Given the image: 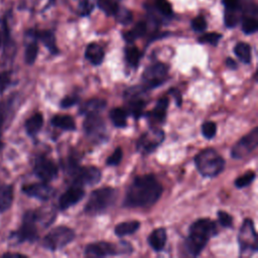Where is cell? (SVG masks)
Wrapping results in <instances>:
<instances>
[{"mask_svg":"<svg viewBox=\"0 0 258 258\" xmlns=\"http://www.w3.org/2000/svg\"><path fill=\"white\" fill-rule=\"evenodd\" d=\"M168 78V67L162 62H155L147 67L142 75V87L145 90L161 86Z\"/></svg>","mask_w":258,"mask_h":258,"instance_id":"ba28073f","label":"cell"},{"mask_svg":"<svg viewBox=\"0 0 258 258\" xmlns=\"http://www.w3.org/2000/svg\"><path fill=\"white\" fill-rule=\"evenodd\" d=\"M106 101L100 98H93L85 103H83L79 109L80 114L82 115H91V114H100L106 108Z\"/></svg>","mask_w":258,"mask_h":258,"instance_id":"d6986e66","label":"cell"},{"mask_svg":"<svg viewBox=\"0 0 258 258\" xmlns=\"http://www.w3.org/2000/svg\"><path fill=\"white\" fill-rule=\"evenodd\" d=\"M122 156H123V152H122V148L121 147H117L113 153L107 158V161L106 163L108 165H111V166H115V165H118L121 160H122Z\"/></svg>","mask_w":258,"mask_h":258,"instance_id":"74e56055","label":"cell"},{"mask_svg":"<svg viewBox=\"0 0 258 258\" xmlns=\"http://www.w3.org/2000/svg\"><path fill=\"white\" fill-rule=\"evenodd\" d=\"M3 146H4V144H3V142L2 141H0V151L2 150V148H3Z\"/></svg>","mask_w":258,"mask_h":258,"instance_id":"f907efd6","label":"cell"},{"mask_svg":"<svg viewBox=\"0 0 258 258\" xmlns=\"http://www.w3.org/2000/svg\"><path fill=\"white\" fill-rule=\"evenodd\" d=\"M168 103H169L168 98L166 97L160 98L157 101L155 107L151 111H149L147 114H145V116L153 124H162L166 118Z\"/></svg>","mask_w":258,"mask_h":258,"instance_id":"ac0fdd59","label":"cell"},{"mask_svg":"<svg viewBox=\"0 0 258 258\" xmlns=\"http://www.w3.org/2000/svg\"><path fill=\"white\" fill-rule=\"evenodd\" d=\"M162 185L153 174L136 176L129 185L123 206L126 208H150L161 197Z\"/></svg>","mask_w":258,"mask_h":258,"instance_id":"6da1fadb","label":"cell"},{"mask_svg":"<svg viewBox=\"0 0 258 258\" xmlns=\"http://www.w3.org/2000/svg\"><path fill=\"white\" fill-rule=\"evenodd\" d=\"M127 112L123 108H114L110 111L109 117L112 123L118 128H124L127 125Z\"/></svg>","mask_w":258,"mask_h":258,"instance_id":"4316f807","label":"cell"},{"mask_svg":"<svg viewBox=\"0 0 258 258\" xmlns=\"http://www.w3.org/2000/svg\"><path fill=\"white\" fill-rule=\"evenodd\" d=\"M98 6L107 15H115L119 8V0H98Z\"/></svg>","mask_w":258,"mask_h":258,"instance_id":"4dcf8cb0","label":"cell"},{"mask_svg":"<svg viewBox=\"0 0 258 258\" xmlns=\"http://www.w3.org/2000/svg\"><path fill=\"white\" fill-rule=\"evenodd\" d=\"M85 197V190L83 186L73 184L69 187L58 199L59 209L64 211L69 208L77 205Z\"/></svg>","mask_w":258,"mask_h":258,"instance_id":"2e32d148","label":"cell"},{"mask_svg":"<svg viewBox=\"0 0 258 258\" xmlns=\"http://www.w3.org/2000/svg\"><path fill=\"white\" fill-rule=\"evenodd\" d=\"M144 91L145 89L142 86L134 87L127 90L125 94V98L127 99V105L125 110L127 114L133 116L135 119H139L144 113L146 102L141 97V94Z\"/></svg>","mask_w":258,"mask_h":258,"instance_id":"4fadbf2b","label":"cell"},{"mask_svg":"<svg viewBox=\"0 0 258 258\" xmlns=\"http://www.w3.org/2000/svg\"><path fill=\"white\" fill-rule=\"evenodd\" d=\"M145 32H146V23L143 21H140L133 27V29L125 32L123 36L127 42H133L135 39L143 36Z\"/></svg>","mask_w":258,"mask_h":258,"instance_id":"f1b7e54d","label":"cell"},{"mask_svg":"<svg viewBox=\"0 0 258 258\" xmlns=\"http://www.w3.org/2000/svg\"><path fill=\"white\" fill-rule=\"evenodd\" d=\"M224 4L229 11H236L239 7L238 0H224Z\"/></svg>","mask_w":258,"mask_h":258,"instance_id":"bcb514c9","label":"cell"},{"mask_svg":"<svg viewBox=\"0 0 258 258\" xmlns=\"http://www.w3.org/2000/svg\"><path fill=\"white\" fill-rule=\"evenodd\" d=\"M132 247L127 242L123 241L120 244H113L106 241L95 242L86 246L85 254L91 257H106L131 253Z\"/></svg>","mask_w":258,"mask_h":258,"instance_id":"5b68a950","label":"cell"},{"mask_svg":"<svg viewBox=\"0 0 258 258\" xmlns=\"http://www.w3.org/2000/svg\"><path fill=\"white\" fill-rule=\"evenodd\" d=\"M166 239H167V235H166V231L164 228H157L155 230H153L150 235L148 236V244L150 245V247L156 251L159 252L161 251L166 243Z\"/></svg>","mask_w":258,"mask_h":258,"instance_id":"ffe728a7","label":"cell"},{"mask_svg":"<svg viewBox=\"0 0 258 258\" xmlns=\"http://www.w3.org/2000/svg\"><path fill=\"white\" fill-rule=\"evenodd\" d=\"M218 219H219V223L226 228H230L233 225V218L230 214H228L227 212L224 211H219L217 213Z\"/></svg>","mask_w":258,"mask_h":258,"instance_id":"ab89813d","label":"cell"},{"mask_svg":"<svg viewBox=\"0 0 258 258\" xmlns=\"http://www.w3.org/2000/svg\"><path fill=\"white\" fill-rule=\"evenodd\" d=\"M85 56L94 66H99L104 60L105 52H104V49L102 48V46L93 42L87 46L86 51H85Z\"/></svg>","mask_w":258,"mask_h":258,"instance_id":"44dd1931","label":"cell"},{"mask_svg":"<svg viewBox=\"0 0 258 258\" xmlns=\"http://www.w3.org/2000/svg\"><path fill=\"white\" fill-rule=\"evenodd\" d=\"M117 200V190L106 186L93 190L85 206V212L90 215H99L110 209Z\"/></svg>","mask_w":258,"mask_h":258,"instance_id":"277c9868","label":"cell"},{"mask_svg":"<svg viewBox=\"0 0 258 258\" xmlns=\"http://www.w3.org/2000/svg\"><path fill=\"white\" fill-rule=\"evenodd\" d=\"M258 145V128L255 127L247 135L243 136L232 148L231 156L235 159H241L250 154Z\"/></svg>","mask_w":258,"mask_h":258,"instance_id":"5bb4252c","label":"cell"},{"mask_svg":"<svg viewBox=\"0 0 258 258\" xmlns=\"http://www.w3.org/2000/svg\"><path fill=\"white\" fill-rule=\"evenodd\" d=\"M222 35L220 33L217 32H210V33H206L204 35H202L201 37H199V42L200 43H208V44H212V45H217L219 40L221 39Z\"/></svg>","mask_w":258,"mask_h":258,"instance_id":"d590c367","label":"cell"},{"mask_svg":"<svg viewBox=\"0 0 258 258\" xmlns=\"http://www.w3.org/2000/svg\"><path fill=\"white\" fill-rule=\"evenodd\" d=\"M255 177H256V173L254 171L250 170V171H247L246 173L240 175L239 177H237L234 184L238 188H243V187H246L249 184H251L253 182V180L255 179Z\"/></svg>","mask_w":258,"mask_h":258,"instance_id":"1f68e13d","label":"cell"},{"mask_svg":"<svg viewBox=\"0 0 258 258\" xmlns=\"http://www.w3.org/2000/svg\"><path fill=\"white\" fill-rule=\"evenodd\" d=\"M38 221L37 212L35 211H27L22 220V225L20 229L14 233V236L17 238L19 242L29 241L33 242L37 239V228L36 223Z\"/></svg>","mask_w":258,"mask_h":258,"instance_id":"7c38bea8","label":"cell"},{"mask_svg":"<svg viewBox=\"0 0 258 258\" xmlns=\"http://www.w3.org/2000/svg\"><path fill=\"white\" fill-rule=\"evenodd\" d=\"M51 124L54 127L60 128L66 131H74L76 130V122L73 117L69 115H56L52 117Z\"/></svg>","mask_w":258,"mask_h":258,"instance_id":"603a6c76","label":"cell"},{"mask_svg":"<svg viewBox=\"0 0 258 258\" xmlns=\"http://www.w3.org/2000/svg\"><path fill=\"white\" fill-rule=\"evenodd\" d=\"M93 9H94V4L90 0H83L78 7V12L82 16H87L92 12Z\"/></svg>","mask_w":258,"mask_h":258,"instance_id":"60d3db41","label":"cell"},{"mask_svg":"<svg viewBox=\"0 0 258 258\" xmlns=\"http://www.w3.org/2000/svg\"><path fill=\"white\" fill-rule=\"evenodd\" d=\"M141 52L136 46H128L125 48V59L130 68L136 69L139 64Z\"/></svg>","mask_w":258,"mask_h":258,"instance_id":"83f0119b","label":"cell"},{"mask_svg":"<svg viewBox=\"0 0 258 258\" xmlns=\"http://www.w3.org/2000/svg\"><path fill=\"white\" fill-rule=\"evenodd\" d=\"M218 233L217 225L210 219H199L195 221L188 231V236L184 241V247L191 256H198L209 240Z\"/></svg>","mask_w":258,"mask_h":258,"instance_id":"7a4b0ae2","label":"cell"},{"mask_svg":"<svg viewBox=\"0 0 258 258\" xmlns=\"http://www.w3.org/2000/svg\"><path fill=\"white\" fill-rule=\"evenodd\" d=\"M191 27L197 32H202L207 28V21L203 16H197L191 20Z\"/></svg>","mask_w":258,"mask_h":258,"instance_id":"b9f144b4","label":"cell"},{"mask_svg":"<svg viewBox=\"0 0 258 258\" xmlns=\"http://www.w3.org/2000/svg\"><path fill=\"white\" fill-rule=\"evenodd\" d=\"M225 63H226V67H228V68L231 69V70L237 69V63H236V61H235L233 58H231V57H227Z\"/></svg>","mask_w":258,"mask_h":258,"instance_id":"c3c4849f","label":"cell"},{"mask_svg":"<svg viewBox=\"0 0 258 258\" xmlns=\"http://www.w3.org/2000/svg\"><path fill=\"white\" fill-rule=\"evenodd\" d=\"M22 190L28 197L35 198L40 201H48L54 194V189L44 181L27 184L23 186Z\"/></svg>","mask_w":258,"mask_h":258,"instance_id":"e0dca14e","label":"cell"},{"mask_svg":"<svg viewBox=\"0 0 258 258\" xmlns=\"http://www.w3.org/2000/svg\"><path fill=\"white\" fill-rule=\"evenodd\" d=\"M38 53V45L36 42H31L26 46L25 49V54H24V58H25V62L27 64H32L37 56Z\"/></svg>","mask_w":258,"mask_h":258,"instance_id":"d6a6232c","label":"cell"},{"mask_svg":"<svg viewBox=\"0 0 258 258\" xmlns=\"http://www.w3.org/2000/svg\"><path fill=\"white\" fill-rule=\"evenodd\" d=\"M58 168L56 164L47 157L40 155L34 162V173L42 181L48 182L57 176Z\"/></svg>","mask_w":258,"mask_h":258,"instance_id":"9a60e30c","label":"cell"},{"mask_svg":"<svg viewBox=\"0 0 258 258\" xmlns=\"http://www.w3.org/2000/svg\"><path fill=\"white\" fill-rule=\"evenodd\" d=\"M115 16H116L117 20H118L120 23L124 24V25L130 23L131 20H132V14H131V12H130L129 10L125 9V8H118L117 12L115 13Z\"/></svg>","mask_w":258,"mask_h":258,"instance_id":"8d00e7d4","label":"cell"},{"mask_svg":"<svg viewBox=\"0 0 258 258\" xmlns=\"http://www.w3.org/2000/svg\"><path fill=\"white\" fill-rule=\"evenodd\" d=\"M1 42H2V36H1V34H0V44H1Z\"/></svg>","mask_w":258,"mask_h":258,"instance_id":"816d5d0a","label":"cell"},{"mask_svg":"<svg viewBox=\"0 0 258 258\" xmlns=\"http://www.w3.org/2000/svg\"><path fill=\"white\" fill-rule=\"evenodd\" d=\"M156 8L165 16H170L172 14L171 5L167 0H156Z\"/></svg>","mask_w":258,"mask_h":258,"instance_id":"f35d334b","label":"cell"},{"mask_svg":"<svg viewBox=\"0 0 258 258\" xmlns=\"http://www.w3.org/2000/svg\"><path fill=\"white\" fill-rule=\"evenodd\" d=\"M79 103V97L78 96H68L64 97L60 101V107L61 108H70L76 104Z\"/></svg>","mask_w":258,"mask_h":258,"instance_id":"f6af8a7d","label":"cell"},{"mask_svg":"<svg viewBox=\"0 0 258 258\" xmlns=\"http://www.w3.org/2000/svg\"><path fill=\"white\" fill-rule=\"evenodd\" d=\"M199 172L205 177H215L225 168V159L213 148L200 151L194 158Z\"/></svg>","mask_w":258,"mask_h":258,"instance_id":"3957f363","label":"cell"},{"mask_svg":"<svg viewBox=\"0 0 258 258\" xmlns=\"http://www.w3.org/2000/svg\"><path fill=\"white\" fill-rule=\"evenodd\" d=\"M202 133L205 138L212 139L217 133V125L215 122L207 121L202 125Z\"/></svg>","mask_w":258,"mask_h":258,"instance_id":"e575fe53","label":"cell"},{"mask_svg":"<svg viewBox=\"0 0 258 258\" xmlns=\"http://www.w3.org/2000/svg\"><path fill=\"white\" fill-rule=\"evenodd\" d=\"M140 227V223L138 221H128V222H123L118 224L115 229L114 232L118 237H123V236H127V235H131L133 233H135Z\"/></svg>","mask_w":258,"mask_h":258,"instance_id":"484cf974","label":"cell"},{"mask_svg":"<svg viewBox=\"0 0 258 258\" xmlns=\"http://www.w3.org/2000/svg\"><path fill=\"white\" fill-rule=\"evenodd\" d=\"M168 93H169L171 96H173V98L175 99L176 106L179 107V106L181 105V95H180V92H179L177 89L172 88V89H170V90L168 91Z\"/></svg>","mask_w":258,"mask_h":258,"instance_id":"7dc6e473","label":"cell"},{"mask_svg":"<svg viewBox=\"0 0 258 258\" xmlns=\"http://www.w3.org/2000/svg\"><path fill=\"white\" fill-rule=\"evenodd\" d=\"M13 201V186L4 185L0 187V213L7 211Z\"/></svg>","mask_w":258,"mask_h":258,"instance_id":"d4e9b609","label":"cell"},{"mask_svg":"<svg viewBox=\"0 0 258 258\" xmlns=\"http://www.w3.org/2000/svg\"><path fill=\"white\" fill-rule=\"evenodd\" d=\"M238 23V17L235 14V11H229L227 10L225 14V24L228 27H234Z\"/></svg>","mask_w":258,"mask_h":258,"instance_id":"7bdbcfd3","label":"cell"},{"mask_svg":"<svg viewBox=\"0 0 258 258\" xmlns=\"http://www.w3.org/2000/svg\"><path fill=\"white\" fill-rule=\"evenodd\" d=\"M238 243L240 252L243 255H251L258 249V237L255 231L254 223L249 218L245 219L241 225L238 234Z\"/></svg>","mask_w":258,"mask_h":258,"instance_id":"52a82bcc","label":"cell"},{"mask_svg":"<svg viewBox=\"0 0 258 258\" xmlns=\"http://www.w3.org/2000/svg\"><path fill=\"white\" fill-rule=\"evenodd\" d=\"M73 178V184L80 186L94 185L101 180L102 173L95 166H80L78 165L69 173Z\"/></svg>","mask_w":258,"mask_h":258,"instance_id":"30bf717a","label":"cell"},{"mask_svg":"<svg viewBox=\"0 0 258 258\" xmlns=\"http://www.w3.org/2000/svg\"><path fill=\"white\" fill-rule=\"evenodd\" d=\"M235 54L244 63L251 62V46L246 42H239L234 47Z\"/></svg>","mask_w":258,"mask_h":258,"instance_id":"f546056e","label":"cell"},{"mask_svg":"<svg viewBox=\"0 0 258 258\" xmlns=\"http://www.w3.org/2000/svg\"><path fill=\"white\" fill-rule=\"evenodd\" d=\"M164 140V132L158 128H151L143 133L136 142V149L142 154L154 151Z\"/></svg>","mask_w":258,"mask_h":258,"instance_id":"8fae6325","label":"cell"},{"mask_svg":"<svg viewBox=\"0 0 258 258\" xmlns=\"http://www.w3.org/2000/svg\"><path fill=\"white\" fill-rule=\"evenodd\" d=\"M43 125V117L40 113H36L28 118L25 122V130L30 136L36 135Z\"/></svg>","mask_w":258,"mask_h":258,"instance_id":"cb8c5ba5","label":"cell"},{"mask_svg":"<svg viewBox=\"0 0 258 258\" xmlns=\"http://www.w3.org/2000/svg\"><path fill=\"white\" fill-rule=\"evenodd\" d=\"M258 28L257 20L253 17H245L242 21V30L246 34H252L256 32Z\"/></svg>","mask_w":258,"mask_h":258,"instance_id":"836d02e7","label":"cell"},{"mask_svg":"<svg viewBox=\"0 0 258 258\" xmlns=\"http://www.w3.org/2000/svg\"><path fill=\"white\" fill-rule=\"evenodd\" d=\"M10 84H11L10 74L7 72L0 73V93H3Z\"/></svg>","mask_w":258,"mask_h":258,"instance_id":"ee69618b","label":"cell"},{"mask_svg":"<svg viewBox=\"0 0 258 258\" xmlns=\"http://www.w3.org/2000/svg\"><path fill=\"white\" fill-rule=\"evenodd\" d=\"M84 131L86 136L94 143L104 142L107 138L106 124L100 114L87 115L84 124Z\"/></svg>","mask_w":258,"mask_h":258,"instance_id":"9c48e42d","label":"cell"},{"mask_svg":"<svg viewBox=\"0 0 258 258\" xmlns=\"http://www.w3.org/2000/svg\"><path fill=\"white\" fill-rule=\"evenodd\" d=\"M75 232L67 226H58L50 230L42 240V246L50 251H57L75 239Z\"/></svg>","mask_w":258,"mask_h":258,"instance_id":"8992f818","label":"cell"},{"mask_svg":"<svg viewBox=\"0 0 258 258\" xmlns=\"http://www.w3.org/2000/svg\"><path fill=\"white\" fill-rule=\"evenodd\" d=\"M35 36L45 45V47L53 54L58 52V49L56 47L55 43V37L53 32L50 30H41V31H36Z\"/></svg>","mask_w":258,"mask_h":258,"instance_id":"7402d4cb","label":"cell"},{"mask_svg":"<svg viewBox=\"0 0 258 258\" xmlns=\"http://www.w3.org/2000/svg\"><path fill=\"white\" fill-rule=\"evenodd\" d=\"M4 256H5V257H15V256H17V257H23V255H21V254H12V253H7V254H5Z\"/></svg>","mask_w":258,"mask_h":258,"instance_id":"681fc988","label":"cell"}]
</instances>
